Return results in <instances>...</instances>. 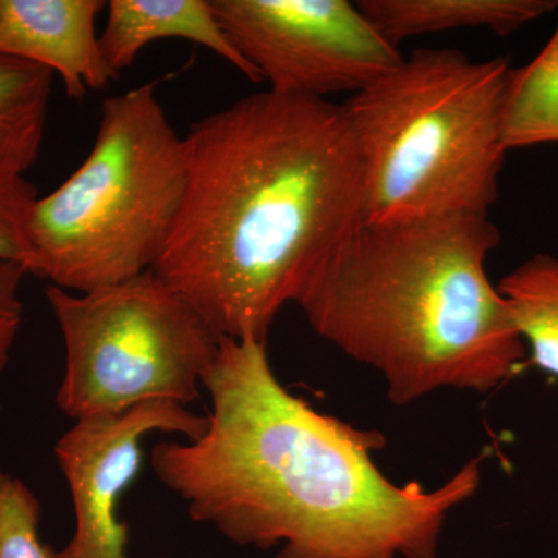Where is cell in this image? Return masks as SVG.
<instances>
[{
	"mask_svg": "<svg viewBox=\"0 0 558 558\" xmlns=\"http://www.w3.org/2000/svg\"><path fill=\"white\" fill-rule=\"evenodd\" d=\"M101 0H0V57L32 62L60 75L81 100L119 78L105 57L97 17Z\"/></svg>",
	"mask_w": 558,
	"mask_h": 558,
	"instance_id": "cell-9",
	"label": "cell"
},
{
	"mask_svg": "<svg viewBox=\"0 0 558 558\" xmlns=\"http://www.w3.org/2000/svg\"><path fill=\"white\" fill-rule=\"evenodd\" d=\"M204 435L150 451L190 519L274 558H436L451 510L481 486V457L442 486L387 478L377 429L352 427L282 387L267 344L220 339L205 373Z\"/></svg>",
	"mask_w": 558,
	"mask_h": 558,
	"instance_id": "cell-1",
	"label": "cell"
},
{
	"mask_svg": "<svg viewBox=\"0 0 558 558\" xmlns=\"http://www.w3.org/2000/svg\"><path fill=\"white\" fill-rule=\"evenodd\" d=\"M36 199L38 193L24 175L0 172V260L25 267L27 220Z\"/></svg>",
	"mask_w": 558,
	"mask_h": 558,
	"instance_id": "cell-16",
	"label": "cell"
},
{
	"mask_svg": "<svg viewBox=\"0 0 558 558\" xmlns=\"http://www.w3.org/2000/svg\"><path fill=\"white\" fill-rule=\"evenodd\" d=\"M100 47L106 62L120 73L140 51L159 39H185L218 54L252 83L258 73L241 57L220 27L209 0H110Z\"/></svg>",
	"mask_w": 558,
	"mask_h": 558,
	"instance_id": "cell-10",
	"label": "cell"
},
{
	"mask_svg": "<svg viewBox=\"0 0 558 558\" xmlns=\"http://www.w3.org/2000/svg\"><path fill=\"white\" fill-rule=\"evenodd\" d=\"M157 87L150 81L102 101L86 159L32 205L28 275L86 293L153 270L186 178L185 137Z\"/></svg>",
	"mask_w": 558,
	"mask_h": 558,
	"instance_id": "cell-5",
	"label": "cell"
},
{
	"mask_svg": "<svg viewBox=\"0 0 558 558\" xmlns=\"http://www.w3.org/2000/svg\"><path fill=\"white\" fill-rule=\"evenodd\" d=\"M508 58L417 49L343 108L363 165L365 222L488 215L508 150Z\"/></svg>",
	"mask_w": 558,
	"mask_h": 558,
	"instance_id": "cell-4",
	"label": "cell"
},
{
	"mask_svg": "<svg viewBox=\"0 0 558 558\" xmlns=\"http://www.w3.org/2000/svg\"><path fill=\"white\" fill-rule=\"evenodd\" d=\"M182 199L153 271L218 339L266 343L315 269L365 220L343 105L256 92L185 135Z\"/></svg>",
	"mask_w": 558,
	"mask_h": 558,
	"instance_id": "cell-2",
	"label": "cell"
},
{
	"mask_svg": "<svg viewBox=\"0 0 558 558\" xmlns=\"http://www.w3.org/2000/svg\"><path fill=\"white\" fill-rule=\"evenodd\" d=\"M531 363L558 377V256L538 253L499 281Z\"/></svg>",
	"mask_w": 558,
	"mask_h": 558,
	"instance_id": "cell-14",
	"label": "cell"
},
{
	"mask_svg": "<svg viewBox=\"0 0 558 558\" xmlns=\"http://www.w3.org/2000/svg\"><path fill=\"white\" fill-rule=\"evenodd\" d=\"M209 5L260 83L278 94L351 97L403 58L357 2L209 0Z\"/></svg>",
	"mask_w": 558,
	"mask_h": 558,
	"instance_id": "cell-7",
	"label": "cell"
},
{
	"mask_svg": "<svg viewBox=\"0 0 558 558\" xmlns=\"http://www.w3.org/2000/svg\"><path fill=\"white\" fill-rule=\"evenodd\" d=\"M40 505L24 481L0 470V558H53L39 537Z\"/></svg>",
	"mask_w": 558,
	"mask_h": 558,
	"instance_id": "cell-15",
	"label": "cell"
},
{
	"mask_svg": "<svg viewBox=\"0 0 558 558\" xmlns=\"http://www.w3.org/2000/svg\"><path fill=\"white\" fill-rule=\"evenodd\" d=\"M207 425V416L172 400L75 421L54 447L72 497L75 534L53 558H126L128 526L119 520V502L142 469L143 438L178 433L193 440Z\"/></svg>",
	"mask_w": 558,
	"mask_h": 558,
	"instance_id": "cell-8",
	"label": "cell"
},
{
	"mask_svg": "<svg viewBox=\"0 0 558 558\" xmlns=\"http://www.w3.org/2000/svg\"><path fill=\"white\" fill-rule=\"evenodd\" d=\"M27 269L13 260H0V371L9 365L11 349L14 347L24 315L20 299L22 279Z\"/></svg>",
	"mask_w": 558,
	"mask_h": 558,
	"instance_id": "cell-17",
	"label": "cell"
},
{
	"mask_svg": "<svg viewBox=\"0 0 558 558\" xmlns=\"http://www.w3.org/2000/svg\"><path fill=\"white\" fill-rule=\"evenodd\" d=\"M499 241L488 215L476 213L363 220L295 304L322 339L380 374L396 405L442 388L488 392L527 354L487 274Z\"/></svg>",
	"mask_w": 558,
	"mask_h": 558,
	"instance_id": "cell-3",
	"label": "cell"
},
{
	"mask_svg": "<svg viewBox=\"0 0 558 558\" xmlns=\"http://www.w3.org/2000/svg\"><path fill=\"white\" fill-rule=\"evenodd\" d=\"M501 134L508 153L558 143V27L534 60L509 70Z\"/></svg>",
	"mask_w": 558,
	"mask_h": 558,
	"instance_id": "cell-13",
	"label": "cell"
},
{
	"mask_svg": "<svg viewBox=\"0 0 558 558\" xmlns=\"http://www.w3.org/2000/svg\"><path fill=\"white\" fill-rule=\"evenodd\" d=\"M53 73L0 57V172L24 175L38 160Z\"/></svg>",
	"mask_w": 558,
	"mask_h": 558,
	"instance_id": "cell-12",
	"label": "cell"
},
{
	"mask_svg": "<svg viewBox=\"0 0 558 558\" xmlns=\"http://www.w3.org/2000/svg\"><path fill=\"white\" fill-rule=\"evenodd\" d=\"M46 299L65 347L57 405L73 421L199 399L219 339L153 270L86 293L49 286Z\"/></svg>",
	"mask_w": 558,
	"mask_h": 558,
	"instance_id": "cell-6",
	"label": "cell"
},
{
	"mask_svg": "<svg viewBox=\"0 0 558 558\" xmlns=\"http://www.w3.org/2000/svg\"><path fill=\"white\" fill-rule=\"evenodd\" d=\"M357 7L392 46L451 31L509 36L553 13L557 0H360Z\"/></svg>",
	"mask_w": 558,
	"mask_h": 558,
	"instance_id": "cell-11",
	"label": "cell"
}]
</instances>
